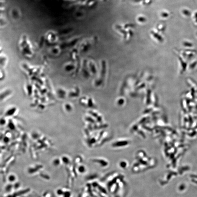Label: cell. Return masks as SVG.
<instances>
[{"instance_id":"1","label":"cell","mask_w":197,"mask_h":197,"mask_svg":"<svg viewBox=\"0 0 197 197\" xmlns=\"http://www.w3.org/2000/svg\"><path fill=\"white\" fill-rule=\"evenodd\" d=\"M24 40H21L19 42V48L20 51L21 53H22L24 56L28 57V55H29L31 54V52H30V48L29 45L27 44V43Z\"/></svg>"},{"instance_id":"2","label":"cell","mask_w":197,"mask_h":197,"mask_svg":"<svg viewBox=\"0 0 197 197\" xmlns=\"http://www.w3.org/2000/svg\"><path fill=\"white\" fill-rule=\"evenodd\" d=\"M13 94V91L10 89H5L0 92V100L8 97L10 96Z\"/></svg>"},{"instance_id":"3","label":"cell","mask_w":197,"mask_h":197,"mask_svg":"<svg viewBox=\"0 0 197 197\" xmlns=\"http://www.w3.org/2000/svg\"><path fill=\"white\" fill-rule=\"evenodd\" d=\"M8 63V58L6 55L3 54L0 55V67L4 68Z\"/></svg>"},{"instance_id":"4","label":"cell","mask_w":197,"mask_h":197,"mask_svg":"<svg viewBox=\"0 0 197 197\" xmlns=\"http://www.w3.org/2000/svg\"><path fill=\"white\" fill-rule=\"evenodd\" d=\"M6 75L3 68L0 67V81H2L5 78Z\"/></svg>"},{"instance_id":"5","label":"cell","mask_w":197,"mask_h":197,"mask_svg":"<svg viewBox=\"0 0 197 197\" xmlns=\"http://www.w3.org/2000/svg\"><path fill=\"white\" fill-rule=\"evenodd\" d=\"M3 49L2 48V47L1 46V45H0V55L1 54H2L3 53Z\"/></svg>"}]
</instances>
